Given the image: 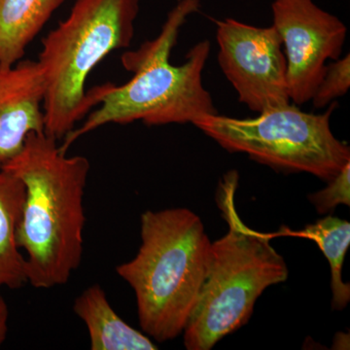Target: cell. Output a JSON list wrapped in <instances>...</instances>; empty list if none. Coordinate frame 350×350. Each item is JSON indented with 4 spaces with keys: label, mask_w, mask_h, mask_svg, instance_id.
Masks as SVG:
<instances>
[{
    "label": "cell",
    "mask_w": 350,
    "mask_h": 350,
    "mask_svg": "<svg viewBox=\"0 0 350 350\" xmlns=\"http://www.w3.org/2000/svg\"><path fill=\"white\" fill-rule=\"evenodd\" d=\"M56 138L31 133L1 165L23 182L25 200L17 243L27 253V283L49 289L68 283L83 256L84 193L89 160L66 156Z\"/></svg>",
    "instance_id": "cell-1"
},
{
    "label": "cell",
    "mask_w": 350,
    "mask_h": 350,
    "mask_svg": "<svg viewBox=\"0 0 350 350\" xmlns=\"http://www.w3.org/2000/svg\"><path fill=\"white\" fill-rule=\"evenodd\" d=\"M200 8V0H180L155 39L123 54L122 64L133 72V77L121 86L108 83L96 87L100 107L87 115L81 126L63 138L62 151L66 153L76 140L108 124H193L200 117L218 113L213 96L202 83L211 42L202 40L196 44L180 66L170 62L182 25Z\"/></svg>",
    "instance_id": "cell-2"
},
{
    "label": "cell",
    "mask_w": 350,
    "mask_h": 350,
    "mask_svg": "<svg viewBox=\"0 0 350 350\" xmlns=\"http://www.w3.org/2000/svg\"><path fill=\"white\" fill-rule=\"evenodd\" d=\"M142 244L116 268L133 288L142 331L157 342L183 333L206 278L211 241L199 215L176 207L140 219Z\"/></svg>",
    "instance_id": "cell-3"
},
{
    "label": "cell",
    "mask_w": 350,
    "mask_h": 350,
    "mask_svg": "<svg viewBox=\"0 0 350 350\" xmlns=\"http://www.w3.org/2000/svg\"><path fill=\"white\" fill-rule=\"evenodd\" d=\"M239 174L230 172L219 190V206L227 234L211 243L206 278L184 329L189 350H208L247 323L254 306L269 286L286 282L284 258L271 246L269 234L255 231L236 208Z\"/></svg>",
    "instance_id": "cell-4"
},
{
    "label": "cell",
    "mask_w": 350,
    "mask_h": 350,
    "mask_svg": "<svg viewBox=\"0 0 350 350\" xmlns=\"http://www.w3.org/2000/svg\"><path fill=\"white\" fill-rule=\"evenodd\" d=\"M139 0H76L68 17L42 40L44 131L63 139L98 105L86 92L93 69L112 53L131 46Z\"/></svg>",
    "instance_id": "cell-5"
},
{
    "label": "cell",
    "mask_w": 350,
    "mask_h": 350,
    "mask_svg": "<svg viewBox=\"0 0 350 350\" xmlns=\"http://www.w3.org/2000/svg\"><path fill=\"white\" fill-rule=\"evenodd\" d=\"M337 107L333 101L317 114L290 103L253 118L204 115L193 125L230 153L246 154L278 172H306L328 182L350 163L349 145L331 130Z\"/></svg>",
    "instance_id": "cell-6"
},
{
    "label": "cell",
    "mask_w": 350,
    "mask_h": 350,
    "mask_svg": "<svg viewBox=\"0 0 350 350\" xmlns=\"http://www.w3.org/2000/svg\"><path fill=\"white\" fill-rule=\"evenodd\" d=\"M218 64L239 103L257 113L291 103L282 40L273 25L215 20Z\"/></svg>",
    "instance_id": "cell-7"
},
{
    "label": "cell",
    "mask_w": 350,
    "mask_h": 350,
    "mask_svg": "<svg viewBox=\"0 0 350 350\" xmlns=\"http://www.w3.org/2000/svg\"><path fill=\"white\" fill-rule=\"evenodd\" d=\"M273 27L282 38L291 103L310 101L327 62L342 56L347 27L313 0H275Z\"/></svg>",
    "instance_id": "cell-8"
},
{
    "label": "cell",
    "mask_w": 350,
    "mask_h": 350,
    "mask_svg": "<svg viewBox=\"0 0 350 350\" xmlns=\"http://www.w3.org/2000/svg\"><path fill=\"white\" fill-rule=\"evenodd\" d=\"M44 94L38 62L0 68V165L22 150L29 133L44 131Z\"/></svg>",
    "instance_id": "cell-9"
},
{
    "label": "cell",
    "mask_w": 350,
    "mask_h": 350,
    "mask_svg": "<svg viewBox=\"0 0 350 350\" xmlns=\"http://www.w3.org/2000/svg\"><path fill=\"white\" fill-rule=\"evenodd\" d=\"M73 312L89 332L92 350H155L150 337L129 325L113 310L98 284L88 287L76 299Z\"/></svg>",
    "instance_id": "cell-10"
},
{
    "label": "cell",
    "mask_w": 350,
    "mask_h": 350,
    "mask_svg": "<svg viewBox=\"0 0 350 350\" xmlns=\"http://www.w3.org/2000/svg\"><path fill=\"white\" fill-rule=\"evenodd\" d=\"M64 0H0V68L22 61L36 38Z\"/></svg>",
    "instance_id": "cell-11"
},
{
    "label": "cell",
    "mask_w": 350,
    "mask_h": 350,
    "mask_svg": "<svg viewBox=\"0 0 350 350\" xmlns=\"http://www.w3.org/2000/svg\"><path fill=\"white\" fill-rule=\"evenodd\" d=\"M25 186L0 165V287L17 289L27 283V262L17 243Z\"/></svg>",
    "instance_id": "cell-12"
},
{
    "label": "cell",
    "mask_w": 350,
    "mask_h": 350,
    "mask_svg": "<svg viewBox=\"0 0 350 350\" xmlns=\"http://www.w3.org/2000/svg\"><path fill=\"white\" fill-rule=\"evenodd\" d=\"M269 234L271 238L276 236L296 237L317 243L330 265L332 306L338 310L347 308L350 301V285L342 280V271L350 244L349 221L328 215L298 231H291L283 227L278 234Z\"/></svg>",
    "instance_id": "cell-13"
},
{
    "label": "cell",
    "mask_w": 350,
    "mask_h": 350,
    "mask_svg": "<svg viewBox=\"0 0 350 350\" xmlns=\"http://www.w3.org/2000/svg\"><path fill=\"white\" fill-rule=\"evenodd\" d=\"M350 88L349 54L327 64L310 101L317 109L328 107L336 98L347 94Z\"/></svg>",
    "instance_id": "cell-14"
},
{
    "label": "cell",
    "mask_w": 350,
    "mask_h": 350,
    "mask_svg": "<svg viewBox=\"0 0 350 350\" xmlns=\"http://www.w3.org/2000/svg\"><path fill=\"white\" fill-rule=\"evenodd\" d=\"M350 163L328 181L323 190L308 196L319 214L330 213L340 204L350 206Z\"/></svg>",
    "instance_id": "cell-15"
},
{
    "label": "cell",
    "mask_w": 350,
    "mask_h": 350,
    "mask_svg": "<svg viewBox=\"0 0 350 350\" xmlns=\"http://www.w3.org/2000/svg\"><path fill=\"white\" fill-rule=\"evenodd\" d=\"M1 288V287H0ZM9 308L0 292V347L4 344L8 334Z\"/></svg>",
    "instance_id": "cell-16"
}]
</instances>
